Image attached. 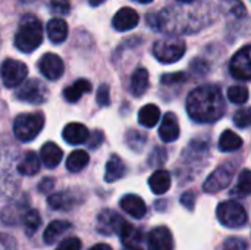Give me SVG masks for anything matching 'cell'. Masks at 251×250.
Segmentation results:
<instances>
[{"instance_id":"5bb4252c","label":"cell","mask_w":251,"mask_h":250,"mask_svg":"<svg viewBox=\"0 0 251 250\" xmlns=\"http://www.w3.org/2000/svg\"><path fill=\"white\" fill-rule=\"evenodd\" d=\"M138 13L131 9V7H122L116 12V15L113 16L112 25L116 31H129L132 28H135L138 25Z\"/></svg>"},{"instance_id":"c3c4849f","label":"cell","mask_w":251,"mask_h":250,"mask_svg":"<svg viewBox=\"0 0 251 250\" xmlns=\"http://www.w3.org/2000/svg\"><path fill=\"white\" fill-rule=\"evenodd\" d=\"M90 250H112V248L109 245H104V243H100V245H96L93 246Z\"/></svg>"},{"instance_id":"f6af8a7d","label":"cell","mask_w":251,"mask_h":250,"mask_svg":"<svg viewBox=\"0 0 251 250\" xmlns=\"http://www.w3.org/2000/svg\"><path fill=\"white\" fill-rule=\"evenodd\" d=\"M194 200H196V196L191 193V192H187L181 196V205L184 208H187L188 211H193L194 209Z\"/></svg>"},{"instance_id":"bcb514c9","label":"cell","mask_w":251,"mask_h":250,"mask_svg":"<svg viewBox=\"0 0 251 250\" xmlns=\"http://www.w3.org/2000/svg\"><path fill=\"white\" fill-rule=\"evenodd\" d=\"M101 141H103V134H101L100 131H96V133L93 134V139H91V141H90L88 144H90L91 149H96V147H99V146L101 144Z\"/></svg>"},{"instance_id":"ab89813d","label":"cell","mask_w":251,"mask_h":250,"mask_svg":"<svg viewBox=\"0 0 251 250\" xmlns=\"http://www.w3.org/2000/svg\"><path fill=\"white\" fill-rule=\"evenodd\" d=\"M187 81V74L184 72H175V74H166L162 77V84L172 85V84H181Z\"/></svg>"},{"instance_id":"277c9868","label":"cell","mask_w":251,"mask_h":250,"mask_svg":"<svg viewBox=\"0 0 251 250\" xmlns=\"http://www.w3.org/2000/svg\"><path fill=\"white\" fill-rule=\"evenodd\" d=\"M44 127V116L41 113H22L13 122L15 137L21 141L34 140Z\"/></svg>"},{"instance_id":"603a6c76","label":"cell","mask_w":251,"mask_h":250,"mask_svg":"<svg viewBox=\"0 0 251 250\" xmlns=\"http://www.w3.org/2000/svg\"><path fill=\"white\" fill-rule=\"evenodd\" d=\"M149 88V71L146 68H138L131 77L129 90L135 97L143 96Z\"/></svg>"},{"instance_id":"30bf717a","label":"cell","mask_w":251,"mask_h":250,"mask_svg":"<svg viewBox=\"0 0 251 250\" xmlns=\"http://www.w3.org/2000/svg\"><path fill=\"white\" fill-rule=\"evenodd\" d=\"M229 71L234 78L241 81L251 80V44L240 49L229 62Z\"/></svg>"},{"instance_id":"ffe728a7","label":"cell","mask_w":251,"mask_h":250,"mask_svg":"<svg viewBox=\"0 0 251 250\" xmlns=\"http://www.w3.org/2000/svg\"><path fill=\"white\" fill-rule=\"evenodd\" d=\"M126 172L124 161L118 155H112L110 159L106 164V172H104V181L106 183H115L121 180Z\"/></svg>"},{"instance_id":"83f0119b","label":"cell","mask_w":251,"mask_h":250,"mask_svg":"<svg viewBox=\"0 0 251 250\" xmlns=\"http://www.w3.org/2000/svg\"><path fill=\"white\" fill-rule=\"evenodd\" d=\"M219 150L221 152H235L243 146V139L235 134L231 130H226L222 133V136L219 137Z\"/></svg>"},{"instance_id":"d6986e66","label":"cell","mask_w":251,"mask_h":250,"mask_svg":"<svg viewBox=\"0 0 251 250\" xmlns=\"http://www.w3.org/2000/svg\"><path fill=\"white\" fill-rule=\"evenodd\" d=\"M171 184H172L171 174L165 169L154 171L149 178V186L154 194H165L171 189Z\"/></svg>"},{"instance_id":"5b68a950","label":"cell","mask_w":251,"mask_h":250,"mask_svg":"<svg viewBox=\"0 0 251 250\" xmlns=\"http://www.w3.org/2000/svg\"><path fill=\"white\" fill-rule=\"evenodd\" d=\"M187 46L181 38L168 37L157 40L153 46V53L162 63H175L185 55Z\"/></svg>"},{"instance_id":"e575fe53","label":"cell","mask_w":251,"mask_h":250,"mask_svg":"<svg viewBox=\"0 0 251 250\" xmlns=\"http://www.w3.org/2000/svg\"><path fill=\"white\" fill-rule=\"evenodd\" d=\"M146 141H147V136L143 134V133H140V131L129 130L126 133V144L132 150H135V152H141L143 147H144V144H146Z\"/></svg>"},{"instance_id":"d6a6232c","label":"cell","mask_w":251,"mask_h":250,"mask_svg":"<svg viewBox=\"0 0 251 250\" xmlns=\"http://www.w3.org/2000/svg\"><path fill=\"white\" fill-rule=\"evenodd\" d=\"M25 206H26V203L25 205H18V208L15 205H9L7 208H4L3 214H1L3 222H6V224H16V222L22 221L25 214H26L25 212Z\"/></svg>"},{"instance_id":"7dc6e473","label":"cell","mask_w":251,"mask_h":250,"mask_svg":"<svg viewBox=\"0 0 251 250\" xmlns=\"http://www.w3.org/2000/svg\"><path fill=\"white\" fill-rule=\"evenodd\" d=\"M51 186H53V181H51L50 178H46V180L40 184V192H43V190H44V187H46V189H49V187H51Z\"/></svg>"},{"instance_id":"ba28073f","label":"cell","mask_w":251,"mask_h":250,"mask_svg":"<svg viewBox=\"0 0 251 250\" xmlns=\"http://www.w3.org/2000/svg\"><path fill=\"white\" fill-rule=\"evenodd\" d=\"M234 175H235V165L224 164L207 177V180L203 184V190L206 193H218L231 184Z\"/></svg>"},{"instance_id":"9a60e30c","label":"cell","mask_w":251,"mask_h":250,"mask_svg":"<svg viewBox=\"0 0 251 250\" xmlns=\"http://www.w3.org/2000/svg\"><path fill=\"white\" fill-rule=\"evenodd\" d=\"M121 208L124 212H126L128 215L134 217L135 220H141L146 214H147V206L144 203V200L137 196V194H126L121 199Z\"/></svg>"},{"instance_id":"f35d334b","label":"cell","mask_w":251,"mask_h":250,"mask_svg":"<svg viewBox=\"0 0 251 250\" xmlns=\"http://www.w3.org/2000/svg\"><path fill=\"white\" fill-rule=\"evenodd\" d=\"M50 9L57 15H68L71 12L69 0H50Z\"/></svg>"},{"instance_id":"816d5d0a","label":"cell","mask_w":251,"mask_h":250,"mask_svg":"<svg viewBox=\"0 0 251 250\" xmlns=\"http://www.w3.org/2000/svg\"><path fill=\"white\" fill-rule=\"evenodd\" d=\"M125 250H143L141 248H125Z\"/></svg>"},{"instance_id":"d4e9b609","label":"cell","mask_w":251,"mask_h":250,"mask_svg":"<svg viewBox=\"0 0 251 250\" xmlns=\"http://www.w3.org/2000/svg\"><path fill=\"white\" fill-rule=\"evenodd\" d=\"M160 119V109L156 105H146L138 112V122L146 128H153Z\"/></svg>"},{"instance_id":"4dcf8cb0","label":"cell","mask_w":251,"mask_h":250,"mask_svg":"<svg viewBox=\"0 0 251 250\" xmlns=\"http://www.w3.org/2000/svg\"><path fill=\"white\" fill-rule=\"evenodd\" d=\"M232 196L237 197H247L251 194V171L250 169H244L241 171L235 187L231 192Z\"/></svg>"},{"instance_id":"1f68e13d","label":"cell","mask_w":251,"mask_h":250,"mask_svg":"<svg viewBox=\"0 0 251 250\" xmlns=\"http://www.w3.org/2000/svg\"><path fill=\"white\" fill-rule=\"evenodd\" d=\"M74 203H75V199L69 192L54 193L49 197V206L51 209H57V211H66V209L72 208Z\"/></svg>"},{"instance_id":"cb8c5ba5","label":"cell","mask_w":251,"mask_h":250,"mask_svg":"<svg viewBox=\"0 0 251 250\" xmlns=\"http://www.w3.org/2000/svg\"><path fill=\"white\" fill-rule=\"evenodd\" d=\"M91 91V83L88 80H76L71 87H66L63 90V97L66 102H71V103H75L81 99V96L84 93H88Z\"/></svg>"},{"instance_id":"6da1fadb","label":"cell","mask_w":251,"mask_h":250,"mask_svg":"<svg viewBox=\"0 0 251 250\" xmlns=\"http://www.w3.org/2000/svg\"><path fill=\"white\" fill-rule=\"evenodd\" d=\"M215 21L213 6L199 1L185 9L184 6H168L159 13H150L147 22L151 28L169 34H191L206 28Z\"/></svg>"},{"instance_id":"836d02e7","label":"cell","mask_w":251,"mask_h":250,"mask_svg":"<svg viewBox=\"0 0 251 250\" xmlns=\"http://www.w3.org/2000/svg\"><path fill=\"white\" fill-rule=\"evenodd\" d=\"M228 99L235 105H244L249 100V88L246 85H232L228 88Z\"/></svg>"},{"instance_id":"3957f363","label":"cell","mask_w":251,"mask_h":250,"mask_svg":"<svg viewBox=\"0 0 251 250\" xmlns=\"http://www.w3.org/2000/svg\"><path fill=\"white\" fill-rule=\"evenodd\" d=\"M43 43V25L34 15H25L21 18L18 31L15 34V46L24 52L31 53Z\"/></svg>"},{"instance_id":"f5cc1de1","label":"cell","mask_w":251,"mask_h":250,"mask_svg":"<svg viewBox=\"0 0 251 250\" xmlns=\"http://www.w3.org/2000/svg\"><path fill=\"white\" fill-rule=\"evenodd\" d=\"M179 1H182V3H193V1H196V0H179Z\"/></svg>"},{"instance_id":"4fadbf2b","label":"cell","mask_w":251,"mask_h":250,"mask_svg":"<svg viewBox=\"0 0 251 250\" xmlns=\"http://www.w3.org/2000/svg\"><path fill=\"white\" fill-rule=\"evenodd\" d=\"M149 250H174L172 233L166 227H156L147 236Z\"/></svg>"},{"instance_id":"681fc988","label":"cell","mask_w":251,"mask_h":250,"mask_svg":"<svg viewBox=\"0 0 251 250\" xmlns=\"http://www.w3.org/2000/svg\"><path fill=\"white\" fill-rule=\"evenodd\" d=\"M106 0H88V3L91 4V6H100L101 3H104Z\"/></svg>"},{"instance_id":"484cf974","label":"cell","mask_w":251,"mask_h":250,"mask_svg":"<svg viewBox=\"0 0 251 250\" xmlns=\"http://www.w3.org/2000/svg\"><path fill=\"white\" fill-rule=\"evenodd\" d=\"M221 9L229 19L234 21H241L247 16L246 6L240 0H222Z\"/></svg>"},{"instance_id":"74e56055","label":"cell","mask_w":251,"mask_h":250,"mask_svg":"<svg viewBox=\"0 0 251 250\" xmlns=\"http://www.w3.org/2000/svg\"><path fill=\"white\" fill-rule=\"evenodd\" d=\"M249 243L241 237H229L224 242L222 250H247Z\"/></svg>"},{"instance_id":"7402d4cb","label":"cell","mask_w":251,"mask_h":250,"mask_svg":"<svg viewBox=\"0 0 251 250\" xmlns=\"http://www.w3.org/2000/svg\"><path fill=\"white\" fill-rule=\"evenodd\" d=\"M119 237L124 248H140V243L143 242V231L140 228H135L129 222H125L119 233Z\"/></svg>"},{"instance_id":"f907efd6","label":"cell","mask_w":251,"mask_h":250,"mask_svg":"<svg viewBox=\"0 0 251 250\" xmlns=\"http://www.w3.org/2000/svg\"><path fill=\"white\" fill-rule=\"evenodd\" d=\"M135 1H138V3H143V4H146V3H150V1H153V0H135Z\"/></svg>"},{"instance_id":"60d3db41","label":"cell","mask_w":251,"mask_h":250,"mask_svg":"<svg viewBox=\"0 0 251 250\" xmlns=\"http://www.w3.org/2000/svg\"><path fill=\"white\" fill-rule=\"evenodd\" d=\"M97 103L100 106H109L110 105V91L107 84H101L97 90Z\"/></svg>"},{"instance_id":"db71d44e","label":"cell","mask_w":251,"mask_h":250,"mask_svg":"<svg viewBox=\"0 0 251 250\" xmlns=\"http://www.w3.org/2000/svg\"><path fill=\"white\" fill-rule=\"evenodd\" d=\"M21 1H25V3H31V1H35V0H21Z\"/></svg>"},{"instance_id":"52a82bcc","label":"cell","mask_w":251,"mask_h":250,"mask_svg":"<svg viewBox=\"0 0 251 250\" xmlns=\"http://www.w3.org/2000/svg\"><path fill=\"white\" fill-rule=\"evenodd\" d=\"M28 75V68L25 63L15 60V59H6L0 66V78L1 83L7 87H19Z\"/></svg>"},{"instance_id":"7bdbcfd3","label":"cell","mask_w":251,"mask_h":250,"mask_svg":"<svg viewBox=\"0 0 251 250\" xmlns=\"http://www.w3.org/2000/svg\"><path fill=\"white\" fill-rule=\"evenodd\" d=\"M165 159H166V152H165L162 147H156V149L153 150V153H151L149 162H150V165L159 167V165H162V164L165 162Z\"/></svg>"},{"instance_id":"8fae6325","label":"cell","mask_w":251,"mask_h":250,"mask_svg":"<svg viewBox=\"0 0 251 250\" xmlns=\"http://www.w3.org/2000/svg\"><path fill=\"white\" fill-rule=\"evenodd\" d=\"M125 222L126 221L119 214H116L115 211L104 209L97 217V231L101 234H106V236L119 234L122 227L125 225Z\"/></svg>"},{"instance_id":"f1b7e54d","label":"cell","mask_w":251,"mask_h":250,"mask_svg":"<svg viewBox=\"0 0 251 250\" xmlns=\"http://www.w3.org/2000/svg\"><path fill=\"white\" fill-rule=\"evenodd\" d=\"M71 228V224L68 221H53L47 225L44 231V242L47 245H53L63 233H66Z\"/></svg>"},{"instance_id":"8d00e7d4","label":"cell","mask_w":251,"mask_h":250,"mask_svg":"<svg viewBox=\"0 0 251 250\" xmlns=\"http://www.w3.org/2000/svg\"><path fill=\"white\" fill-rule=\"evenodd\" d=\"M234 124L238 128H246L251 125V108H241L234 113Z\"/></svg>"},{"instance_id":"9c48e42d","label":"cell","mask_w":251,"mask_h":250,"mask_svg":"<svg viewBox=\"0 0 251 250\" xmlns=\"http://www.w3.org/2000/svg\"><path fill=\"white\" fill-rule=\"evenodd\" d=\"M16 97L31 105H40L47 99V88L38 80H28L18 87Z\"/></svg>"},{"instance_id":"2e32d148","label":"cell","mask_w":251,"mask_h":250,"mask_svg":"<svg viewBox=\"0 0 251 250\" xmlns=\"http://www.w3.org/2000/svg\"><path fill=\"white\" fill-rule=\"evenodd\" d=\"M159 136L165 143H172L179 137V124L174 113H166L159 127Z\"/></svg>"},{"instance_id":"8992f818","label":"cell","mask_w":251,"mask_h":250,"mask_svg":"<svg viewBox=\"0 0 251 250\" xmlns=\"http://www.w3.org/2000/svg\"><path fill=\"white\" fill-rule=\"evenodd\" d=\"M216 217L219 222L228 228H240L247 222V212L244 206L234 200L222 202L216 209Z\"/></svg>"},{"instance_id":"f546056e","label":"cell","mask_w":251,"mask_h":250,"mask_svg":"<svg viewBox=\"0 0 251 250\" xmlns=\"http://www.w3.org/2000/svg\"><path fill=\"white\" fill-rule=\"evenodd\" d=\"M90 162V156L84 150H74L69 158L66 159V168L71 172H79L82 171Z\"/></svg>"},{"instance_id":"44dd1931","label":"cell","mask_w":251,"mask_h":250,"mask_svg":"<svg viewBox=\"0 0 251 250\" xmlns=\"http://www.w3.org/2000/svg\"><path fill=\"white\" fill-rule=\"evenodd\" d=\"M47 37L51 43H63L68 37V25L63 19L54 18L47 24Z\"/></svg>"},{"instance_id":"e0dca14e","label":"cell","mask_w":251,"mask_h":250,"mask_svg":"<svg viewBox=\"0 0 251 250\" xmlns=\"http://www.w3.org/2000/svg\"><path fill=\"white\" fill-rule=\"evenodd\" d=\"M63 140L69 144H82L88 140L90 133L85 125L78 124V122H71L63 128Z\"/></svg>"},{"instance_id":"4316f807","label":"cell","mask_w":251,"mask_h":250,"mask_svg":"<svg viewBox=\"0 0 251 250\" xmlns=\"http://www.w3.org/2000/svg\"><path fill=\"white\" fill-rule=\"evenodd\" d=\"M40 171V158L34 152H26L18 165V172L26 177L35 175Z\"/></svg>"},{"instance_id":"7c38bea8","label":"cell","mask_w":251,"mask_h":250,"mask_svg":"<svg viewBox=\"0 0 251 250\" xmlns=\"http://www.w3.org/2000/svg\"><path fill=\"white\" fill-rule=\"evenodd\" d=\"M38 69L40 72L47 78V80H59L62 75H63V71H65V65H63V60L54 55V53H46L40 62H38Z\"/></svg>"},{"instance_id":"7a4b0ae2","label":"cell","mask_w":251,"mask_h":250,"mask_svg":"<svg viewBox=\"0 0 251 250\" xmlns=\"http://www.w3.org/2000/svg\"><path fill=\"white\" fill-rule=\"evenodd\" d=\"M187 112L196 122H215L225 113V99L221 88L206 84L193 90L187 97Z\"/></svg>"},{"instance_id":"b9f144b4","label":"cell","mask_w":251,"mask_h":250,"mask_svg":"<svg viewBox=\"0 0 251 250\" xmlns=\"http://www.w3.org/2000/svg\"><path fill=\"white\" fill-rule=\"evenodd\" d=\"M56 250H81V240L76 237H69L65 239L63 242L59 243Z\"/></svg>"},{"instance_id":"ee69618b","label":"cell","mask_w":251,"mask_h":250,"mask_svg":"<svg viewBox=\"0 0 251 250\" xmlns=\"http://www.w3.org/2000/svg\"><path fill=\"white\" fill-rule=\"evenodd\" d=\"M0 250H16L15 240L6 234H0Z\"/></svg>"},{"instance_id":"d590c367","label":"cell","mask_w":251,"mask_h":250,"mask_svg":"<svg viewBox=\"0 0 251 250\" xmlns=\"http://www.w3.org/2000/svg\"><path fill=\"white\" fill-rule=\"evenodd\" d=\"M22 221H24L25 233L28 236H32L38 230V227L41 224V218H40V215H38L37 211H26V214H25V217H24Z\"/></svg>"},{"instance_id":"ac0fdd59","label":"cell","mask_w":251,"mask_h":250,"mask_svg":"<svg viewBox=\"0 0 251 250\" xmlns=\"http://www.w3.org/2000/svg\"><path fill=\"white\" fill-rule=\"evenodd\" d=\"M40 158H41V162L46 165V168L51 169V168H56L60 164V161L63 158V152L57 144L49 141L41 147Z\"/></svg>"}]
</instances>
